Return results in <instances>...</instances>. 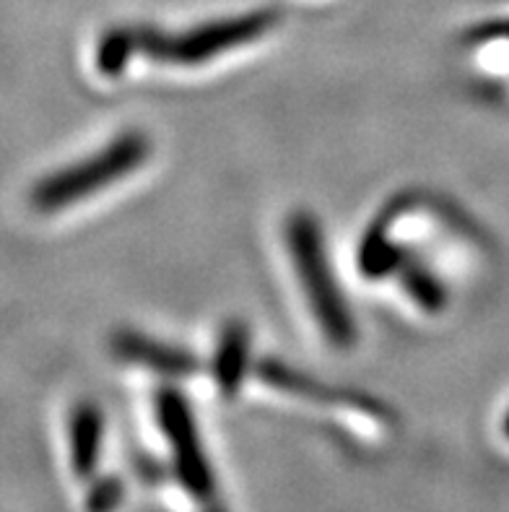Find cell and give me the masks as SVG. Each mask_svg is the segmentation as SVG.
I'll use <instances>...</instances> for the list:
<instances>
[{"label": "cell", "mask_w": 509, "mask_h": 512, "mask_svg": "<svg viewBox=\"0 0 509 512\" xmlns=\"http://www.w3.org/2000/svg\"><path fill=\"white\" fill-rule=\"evenodd\" d=\"M149 154V138L141 133H125L84 162L71 164L37 182L32 190V206L42 214H55L60 208L86 201L99 190L115 185L117 180L133 175L149 159Z\"/></svg>", "instance_id": "6da1fadb"}, {"label": "cell", "mask_w": 509, "mask_h": 512, "mask_svg": "<svg viewBox=\"0 0 509 512\" xmlns=\"http://www.w3.org/2000/svg\"><path fill=\"white\" fill-rule=\"evenodd\" d=\"M286 237H289L291 258H294L299 281L307 292L317 323L325 331L330 344L351 346L356 338L354 318L348 315L341 289H338L333 271L328 266L317 221L307 214L291 216Z\"/></svg>", "instance_id": "7a4b0ae2"}, {"label": "cell", "mask_w": 509, "mask_h": 512, "mask_svg": "<svg viewBox=\"0 0 509 512\" xmlns=\"http://www.w3.org/2000/svg\"><path fill=\"white\" fill-rule=\"evenodd\" d=\"M276 16L268 11L239 16V19L216 21L208 26H195L182 34H162L154 29H143L136 34V50L146 52L149 58L174 65H198L219 58L224 52L247 45L252 39L263 37L273 29Z\"/></svg>", "instance_id": "3957f363"}, {"label": "cell", "mask_w": 509, "mask_h": 512, "mask_svg": "<svg viewBox=\"0 0 509 512\" xmlns=\"http://www.w3.org/2000/svg\"><path fill=\"white\" fill-rule=\"evenodd\" d=\"M156 409H159V422L172 445L174 468H177L180 484L187 494H193L195 500H208L213 494V474L206 453L200 448L198 429H195L187 403L182 401L180 393L164 390Z\"/></svg>", "instance_id": "277c9868"}, {"label": "cell", "mask_w": 509, "mask_h": 512, "mask_svg": "<svg viewBox=\"0 0 509 512\" xmlns=\"http://www.w3.org/2000/svg\"><path fill=\"white\" fill-rule=\"evenodd\" d=\"M104 419L94 403H78L71 414V466L78 479H89L97 471L102 453Z\"/></svg>", "instance_id": "5b68a950"}, {"label": "cell", "mask_w": 509, "mask_h": 512, "mask_svg": "<svg viewBox=\"0 0 509 512\" xmlns=\"http://www.w3.org/2000/svg\"><path fill=\"white\" fill-rule=\"evenodd\" d=\"M117 349H120V354H125L128 359L149 364V367H154V370H164V372L193 370V359H187V354L172 351L169 346L154 344V341H146V338L141 336H120L117 338Z\"/></svg>", "instance_id": "8992f818"}, {"label": "cell", "mask_w": 509, "mask_h": 512, "mask_svg": "<svg viewBox=\"0 0 509 512\" xmlns=\"http://www.w3.org/2000/svg\"><path fill=\"white\" fill-rule=\"evenodd\" d=\"M245 354H247V336L242 328H229L224 333V344L219 349L216 359V372H219V383L226 393H234L245 372Z\"/></svg>", "instance_id": "52a82bcc"}, {"label": "cell", "mask_w": 509, "mask_h": 512, "mask_svg": "<svg viewBox=\"0 0 509 512\" xmlns=\"http://www.w3.org/2000/svg\"><path fill=\"white\" fill-rule=\"evenodd\" d=\"M136 50V34L133 32H112L104 37V42L99 45V55H97V65L99 71L107 73V76H115L125 68V63L130 60V55Z\"/></svg>", "instance_id": "ba28073f"}, {"label": "cell", "mask_w": 509, "mask_h": 512, "mask_svg": "<svg viewBox=\"0 0 509 512\" xmlns=\"http://www.w3.org/2000/svg\"><path fill=\"white\" fill-rule=\"evenodd\" d=\"M125 497L123 481L115 479V476H107V479H99L94 487L89 489V497H86V512H115L120 507Z\"/></svg>", "instance_id": "9c48e42d"}, {"label": "cell", "mask_w": 509, "mask_h": 512, "mask_svg": "<svg viewBox=\"0 0 509 512\" xmlns=\"http://www.w3.org/2000/svg\"><path fill=\"white\" fill-rule=\"evenodd\" d=\"M206 512H226V510H224V507H221V505H208Z\"/></svg>", "instance_id": "30bf717a"}, {"label": "cell", "mask_w": 509, "mask_h": 512, "mask_svg": "<svg viewBox=\"0 0 509 512\" xmlns=\"http://www.w3.org/2000/svg\"><path fill=\"white\" fill-rule=\"evenodd\" d=\"M504 432H507V437H509V416H507V422H504Z\"/></svg>", "instance_id": "8fae6325"}]
</instances>
